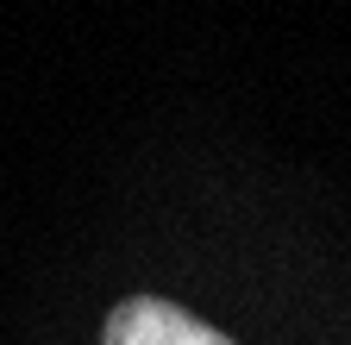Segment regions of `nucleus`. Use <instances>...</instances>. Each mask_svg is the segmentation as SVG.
<instances>
[{"label":"nucleus","mask_w":351,"mask_h":345,"mask_svg":"<svg viewBox=\"0 0 351 345\" xmlns=\"http://www.w3.org/2000/svg\"><path fill=\"white\" fill-rule=\"evenodd\" d=\"M101 345H232V339L207 320H195L189 308H176V301L125 295L101 326Z\"/></svg>","instance_id":"obj_1"}]
</instances>
